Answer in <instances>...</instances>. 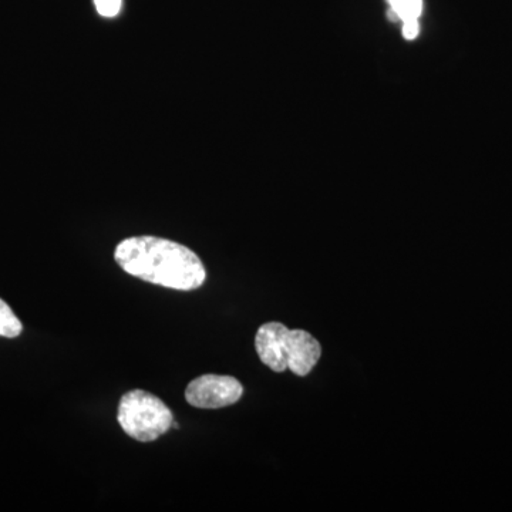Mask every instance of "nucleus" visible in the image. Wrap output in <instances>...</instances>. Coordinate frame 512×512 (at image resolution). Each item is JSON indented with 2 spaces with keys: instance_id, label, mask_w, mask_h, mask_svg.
I'll list each match as a JSON object with an SVG mask.
<instances>
[{
  "instance_id": "nucleus-2",
  "label": "nucleus",
  "mask_w": 512,
  "mask_h": 512,
  "mask_svg": "<svg viewBox=\"0 0 512 512\" xmlns=\"http://www.w3.org/2000/svg\"><path fill=\"white\" fill-rule=\"evenodd\" d=\"M117 420L131 439L150 443L173 426V413L163 400L144 390H131L121 397Z\"/></svg>"
},
{
  "instance_id": "nucleus-1",
  "label": "nucleus",
  "mask_w": 512,
  "mask_h": 512,
  "mask_svg": "<svg viewBox=\"0 0 512 512\" xmlns=\"http://www.w3.org/2000/svg\"><path fill=\"white\" fill-rule=\"evenodd\" d=\"M114 259L127 274L175 291H194L207 278L198 255L170 239L150 235L124 239Z\"/></svg>"
},
{
  "instance_id": "nucleus-8",
  "label": "nucleus",
  "mask_w": 512,
  "mask_h": 512,
  "mask_svg": "<svg viewBox=\"0 0 512 512\" xmlns=\"http://www.w3.org/2000/svg\"><path fill=\"white\" fill-rule=\"evenodd\" d=\"M121 2L123 0H94L97 12L100 13L104 18H113V16L119 15L121 9Z\"/></svg>"
},
{
  "instance_id": "nucleus-4",
  "label": "nucleus",
  "mask_w": 512,
  "mask_h": 512,
  "mask_svg": "<svg viewBox=\"0 0 512 512\" xmlns=\"http://www.w3.org/2000/svg\"><path fill=\"white\" fill-rule=\"evenodd\" d=\"M284 353L288 370L293 375L308 376L313 367L318 365L322 348L318 340L306 330L288 329L285 336Z\"/></svg>"
},
{
  "instance_id": "nucleus-6",
  "label": "nucleus",
  "mask_w": 512,
  "mask_h": 512,
  "mask_svg": "<svg viewBox=\"0 0 512 512\" xmlns=\"http://www.w3.org/2000/svg\"><path fill=\"white\" fill-rule=\"evenodd\" d=\"M392 5L390 15L394 19L404 22H413L419 20L421 10H423V0H389Z\"/></svg>"
},
{
  "instance_id": "nucleus-9",
  "label": "nucleus",
  "mask_w": 512,
  "mask_h": 512,
  "mask_svg": "<svg viewBox=\"0 0 512 512\" xmlns=\"http://www.w3.org/2000/svg\"><path fill=\"white\" fill-rule=\"evenodd\" d=\"M419 20H413V22H404L403 35L406 39H414L419 35Z\"/></svg>"
},
{
  "instance_id": "nucleus-3",
  "label": "nucleus",
  "mask_w": 512,
  "mask_h": 512,
  "mask_svg": "<svg viewBox=\"0 0 512 512\" xmlns=\"http://www.w3.org/2000/svg\"><path fill=\"white\" fill-rule=\"evenodd\" d=\"M244 387L235 377L204 375L188 384L185 400L198 409H222L239 402Z\"/></svg>"
},
{
  "instance_id": "nucleus-5",
  "label": "nucleus",
  "mask_w": 512,
  "mask_h": 512,
  "mask_svg": "<svg viewBox=\"0 0 512 512\" xmlns=\"http://www.w3.org/2000/svg\"><path fill=\"white\" fill-rule=\"evenodd\" d=\"M286 332L288 328L279 322L265 323L256 332V353L261 362L276 373H284L288 370L284 353Z\"/></svg>"
},
{
  "instance_id": "nucleus-7",
  "label": "nucleus",
  "mask_w": 512,
  "mask_h": 512,
  "mask_svg": "<svg viewBox=\"0 0 512 512\" xmlns=\"http://www.w3.org/2000/svg\"><path fill=\"white\" fill-rule=\"evenodd\" d=\"M23 325L18 316L13 313L10 306L0 299V336L2 338H18L22 333Z\"/></svg>"
}]
</instances>
